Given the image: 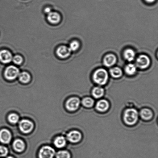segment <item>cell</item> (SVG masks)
Wrapping results in <instances>:
<instances>
[{
	"instance_id": "cell-9",
	"label": "cell",
	"mask_w": 158,
	"mask_h": 158,
	"mask_svg": "<svg viewBox=\"0 0 158 158\" xmlns=\"http://www.w3.org/2000/svg\"><path fill=\"white\" fill-rule=\"evenodd\" d=\"M13 56L11 52L7 49L0 51V61L3 64H8L11 62Z\"/></svg>"
},
{
	"instance_id": "cell-6",
	"label": "cell",
	"mask_w": 158,
	"mask_h": 158,
	"mask_svg": "<svg viewBox=\"0 0 158 158\" xmlns=\"http://www.w3.org/2000/svg\"><path fill=\"white\" fill-rule=\"evenodd\" d=\"M151 63L149 57L146 55H141L138 57L136 60V65L140 69H144L149 66Z\"/></svg>"
},
{
	"instance_id": "cell-7",
	"label": "cell",
	"mask_w": 158,
	"mask_h": 158,
	"mask_svg": "<svg viewBox=\"0 0 158 158\" xmlns=\"http://www.w3.org/2000/svg\"><path fill=\"white\" fill-rule=\"evenodd\" d=\"M80 104V101L78 98H71L66 102V108L69 111H75L78 109Z\"/></svg>"
},
{
	"instance_id": "cell-2",
	"label": "cell",
	"mask_w": 158,
	"mask_h": 158,
	"mask_svg": "<svg viewBox=\"0 0 158 158\" xmlns=\"http://www.w3.org/2000/svg\"><path fill=\"white\" fill-rule=\"evenodd\" d=\"M93 79L94 83L98 85H104L107 83L108 80V74L104 69H97L94 73Z\"/></svg>"
},
{
	"instance_id": "cell-25",
	"label": "cell",
	"mask_w": 158,
	"mask_h": 158,
	"mask_svg": "<svg viewBox=\"0 0 158 158\" xmlns=\"http://www.w3.org/2000/svg\"><path fill=\"white\" fill-rule=\"evenodd\" d=\"M80 46V44L77 40H74L70 43L69 45V49L71 52H75L79 49Z\"/></svg>"
},
{
	"instance_id": "cell-19",
	"label": "cell",
	"mask_w": 158,
	"mask_h": 158,
	"mask_svg": "<svg viewBox=\"0 0 158 158\" xmlns=\"http://www.w3.org/2000/svg\"><path fill=\"white\" fill-rule=\"evenodd\" d=\"M18 77L20 81L23 83H28L31 80L30 74L26 72H23L20 73Z\"/></svg>"
},
{
	"instance_id": "cell-5",
	"label": "cell",
	"mask_w": 158,
	"mask_h": 158,
	"mask_svg": "<svg viewBox=\"0 0 158 158\" xmlns=\"http://www.w3.org/2000/svg\"><path fill=\"white\" fill-rule=\"evenodd\" d=\"M55 155V150L49 146L43 147L39 153V158H53Z\"/></svg>"
},
{
	"instance_id": "cell-13",
	"label": "cell",
	"mask_w": 158,
	"mask_h": 158,
	"mask_svg": "<svg viewBox=\"0 0 158 158\" xmlns=\"http://www.w3.org/2000/svg\"><path fill=\"white\" fill-rule=\"evenodd\" d=\"M109 103L108 101L103 99L97 102L96 104V108L97 111L100 112H104L109 109Z\"/></svg>"
},
{
	"instance_id": "cell-28",
	"label": "cell",
	"mask_w": 158,
	"mask_h": 158,
	"mask_svg": "<svg viewBox=\"0 0 158 158\" xmlns=\"http://www.w3.org/2000/svg\"><path fill=\"white\" fill-rule=\"evenodd\" d=\"M8 151L5 147L0 146V157H5L7 156Z\"/></svg>"
},
{
	"instance_id": "cell-12",
	"label": "cell",
	"mask_w": 158,
	"mask_h": 158,
	"mask_svg": "<svg viewBox=\"0 0 158 158\" xmlns=\"http://www.w3.org/2000/svg\"><path fill=\"white\" fill-rule=\"evenodd\" d=\"M11 134L8 130L4 129L0 131V141L2 143L7 144L10 142Z\"/></svg>"
},
{
	"instance_id": "cell-30",
	"label": "cell",
	"mask_w": 158,
	"mask_h": 158,
	"mask_svg": "<svg viewBox=\"0 0 158 158\" xmlns=\"http://www.w3.org/2000/svg\"><path fill=\"white\" fill-rule=\"evenodd\" d=\"M145 1H146L148 3H152L154 2L156 0H145Z\"/></svg>"
},
{
	"instance_id": "cell-17",
	"label": "cell",
	"mask_w": 158,
	"mask_h": 158,
	"mask_svg": "<svg viewBox=\"0 0 158 158\" xmlns=\"http://www.w3.org/2000/svg\"><path fill=\"white\" fill-rule=\"evenodd\" d=\"M105 94V90L103 88L100 86L95 87L92 91V94L94 98L98 99L103 97Z\"/></svg>"
},
{
	"instance_id": "cell-27",
	"label": "cell",
	"mask_w": 158,
	"mask_h": 158,
	"mask_svg": "<svg viewBox=\"0 0 158 158\" xmlns=\"http://www.w3.org/2000/svg\"><path fill=\"white\" fill-rule=\"evenodd\" d=\"M8 120L9 122H10L11 123H16L19 120V117L18 114H10L8 116Z\"/></svg>"
},
{
	"instance_id": "cell-8",
	"label": "cell",
	"mask_w": 158,
	"mask_h": 158,
	"mask_svg": "<svg viewBox=\"0 0 158 158\" xmlns=\"http://www.w3.org/2000/svg\"><path fill=\"white\" fill-rule=\"evenodd\" d=\"M19 127L22 132L24 134H28L32 131L34 128V124L30 120H23L20 122Z\"/></svg>"
},
{
	"instance_id": "cell-4",
	"label": "cell",
	"mask_w": 158,
	"mask_h": 158,
	"mask_svg": "<svg viewBox=\"0 0 158 158\" xmlns=\"http://www.w3.org/2000/svg\"><path fill=\"white\" fill-rule=\"evenodd\" d=\"M71 52L69 47L65 45L59 46L56 50V55L60 59H65L70 55Z\"/></svg>"
},
{
	"instance_id": "cell-23",
	"label": "cell",
	"mask_w": 158,
	"mask_h": 158,
	"mask_svg": "<svg viewBox=\"0 0 158 158\" xmlns=\"http://www.w3.org/2000/svg\"><path fill=\"white\" fill-rule=\"evenodd\" d=\"M94 101L91 98L85 97L82 100V104L86 108H91L94 106Z\"/></svg>"
},
{
	"instance_id": "cell-18",
	"label": "cell",
	"mask_w": 158,
	"mask_h": 158,
	"mask_svg": "<svg viewBox=\"0 0 158 158\" xmlns=\"http://www.w3.org/2000/svg\"><path fill=\"white\" fill-rule=\"evenodd\" d=\"M123 56L125 60L131 62L134 60L135 56V53L133 49H127L124 52Z\"/></svg>"
},
{
	"instance_id": "cell-22",
	"label": "cell",
	"mask_w": 158,
	"mask_h": 158,
	"mask_svg": "<svg viewBox=\"0 0 158 158\" xmlns=\"http://www.w3.org/2000/svg\"><path fill=\"white\" fill-rule=\"evenodd\" d=\"M125 70L127 75L132 76L137 71V68L134 64H129L125 66Z\"/></svg>"
},
{
	"instance_id": "cell-3",
	"label": "cell",
	"mask_w": 158,
	"mask_h": 158,
	"mask_svg": "<svg viewBox=\"0 0 158 158\" xmlns=\"http://www.w3.org/2000/svg\"><path fill=\"white\" fill-rule=\"evenodd\" d=\"M20 73L19 69L15 66L10 65L6 67L4 72V76L7 80H13L19 76Z\"/></svg>"
},
{
	"instance_id": "cell-26",
	"label": "cell",
	"mask_w": 158,
	"mask_h": 158,
	"mask_svg": "<svg viewBox=\"0 0 158 158\" xmlns=\"http://www.w3.org/2000/svg\"><path fill=\"white\" fill-rule=\"evenodd\" d=\"M12 60L15 64L17 65H21L23 63L24 59L21 55H17L13 57Z\"/></svg>"
},
{
	"instance_id": "cell-15",
	"label": "cell",
	"mask_w": 158,
	"mask_h": 158,
	"mask_svg": "<svg viewBox=\"0 0 158 158\" xmlns=\"http://www.w3.org/2000/svg\"><path fill=\"white\" fill-rule=\"evenodd\" d=\"M140 116L143 120L146 121L151 120L153 116V113L151 109L148 108L142 109L140 112Z\"/></svg>"
},
{
	"instance_id": "cell-11",
	"label": "cell",
	"mask_w": 158,
	"mask_h": 158,
	"mask_svg": "<svg viewBox=\"0 0 158 158\" xmlns=\"http://www.w3.org/2000/svg\"><path fill=\"white\" fill-rule=\"evenodd\" d=\"M67 138L72 143H77L81 140L82 135L80 131L77 130H74L71 131L68 134Z\"/></svg>"
},
{
	"instance_id": "cell-29",
	"label": "cell",
	"mask_w": 158,
	"mask_h": 158,
	"mask_svg": "<svg viewBox=\"0 0 158 158\" xmlns=\"http://www.w3.org/2000/svg\"><path fill=\"white\" fill-rule=\"evenodd\" d=\"M43 12L44 14H49L51 12H52V9L51 8L49 7H46L43 10Z\"/></svg>"
},
{
	"instance_id": "cell-24",
	"label": "cell",
	"mask_w": 158,
	"mask_h": 158,
	"mask_svg": "<svg viewBox=\"0 0 158 158\" xmlns=\"http://www.w3.org/2000/svg\"><path fill=\"white\" fill-rule=\"evenodd\" d=\"M56 158H71V156L69 152L61 151L58 152L56 154Z\"/></svg>"
},
{
	"instance_id": "cell-20",
	"label": "cell",
	"mask_w": 158,
	"mask_h": 158,
	"mask_svg": "<svg viewBox=\"0 0 158 158\" xmlns=\"http://www.w3.org/2000/svg\"><path fill=\"white\" fill-rule=\"evenodd\" d=\"M54 144L57 148H63L66 144V139L63 136H59L55 139Z\"/></svg>"
},
{
	"instance_id": "cell-16",
	"label": "cell",
	"mask_w": 158,
	"mask_h": 158,
	"mask_svg": "<svg viewBox=\"0 0 158 158\" xmlns=\"http://www.w3.org/2000/svg\"><path fill=\"white\" fill-rule=\"evenodd\" d=\"M13 148L17 152H21L24 151L25 145L23 140L20 139H17L14 142Z\"/></svg>"
},
{
	"instance_id": "cell-14",
	"label": "cell",
	"mask_w": 158,
	"mask_h": 158,
	"mask_svg": "<svg viewBox=\"0 0 158 158\" xmlns=\"http://www.w3.org/2000/svg\"><path fill=\"white\" fill-rule=\"evenodd\" d=\"M117 60L115 55L113 54H108L104 58L103 64L106 67H111L115 64Z\"/></svg>"
},
{
	"instance_id": "cell-21",
	"label": "cell",
	"mask_w": 158,
	"mask_h": 158,
	"mask_svg": "<svg viewBox=\"0 0 158 158\" xmlns=\"http://www.w3.org/2000/svg\"><path fill=\"white\" fill-rule=\"evenodd\" d=\"M110 73L113 78H117L122 77L123 72L120 68L116 67L110 69Z\"/></svg>"
},
{
	"instance_id": "cell-10",
	"label": "cell",
	"mask_w": 158,
	"mask_h": 158,
	"mask_svg": "<svg viewBox=\"0 0 158 158\" xmlns=\"http://www.w3.org/2000/svg\"><path fill=\"white\" fill-rule=\"evenodd\" d=\"M61 16L59 13L57 12H52L48 14L46 19L51 24L53 25H58L61 20Z\"/></svg>"
},
{
	"instance_id": "cell-1",
	"label": "cell",
	"mask_w": 158,
	"mask_h": 158,
	"mask_svg": "<svg viewBox=\"0 0 158 158\" xmlns=\"http://www.w3.org/2000/svg\"><path fill=\"white\" fill-rule=\"evenodd\" d=\"M123 118L125 124L132 126L137 123L138 120V112L135 108H128L124 112Z\"/></svg>"
}]
</instances>
